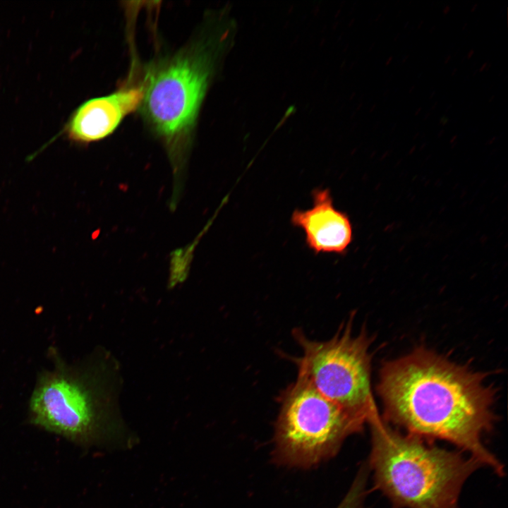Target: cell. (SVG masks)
<instances>
[{"instance_id": "obj_1", "label": "cell", "mask_w": 508, "mask_h": 508, "mask_svg": "<svg viewBox=\"0 0 508 508\" xmlns=\"http://www.w3.org/2000/svg\"><path fill=\"white\" fill-rule=\"evenodd\" d=\"M377 392L387 423L428 441L449 442L504 474L502 462L483 442L495 416L494 390L481 373L418 348L384 363Z\"/></svg>"}, {"instance_id": "obj_2", "label": "cell", "mask_w": 508, "mask_h": 508, "mask_svg": "<svg viewBox=\"0 0 508 508\" xmlns=\"http://www.w3.org/2000/svg\"><path fill=\"white\" fill-rule=\"evenodd\" d=\"M368 423L371 449L367 464L375 489L392 508H458L464 483L483 466L478 459L395 430L377 412Z\"/></svg>"}, {"instance_id": "obj_3", "label": "cell", "mask_w": 508, "mask_h": 508, "mask_svg": "<svg viewBox=\"0 0 508 508\" xmlns=\"http://www.w3.org/2000/svg\"><path fill=\"white\" fill-rule=\"evenodd\" d=\"M41 373L29 402V416L38 427L83 445L118 435L115 373L107 364L66 365Z\"/></svg>"}, {"instance_id": "obj_4", "label": "cell", "mask_w": 508, "mask_h": 508, "mask_svg": "<svg viewBox=\"0 0 508 508\" xmlns=\"http://www.w3.org/2000/svg\"><path fill=\"white\" fill-rule=\"evenodd\" d=\"M272 458L279 465L310 468L334 457L344 440L367 421L297 376L280 396Z\"/></svg>"}, {"instance_id": "obj_5", "label": "cell", "mask_w": 508, "mask_h": 508, "mask_svg": "<svg viewBox=\"0 0 508 508\" xmlns=\"http://www.w3.org/2000/svg\"><path fill=\"white\" fill-rule=\"evenodd\" d=\"M214 59L208 45L191 47L160 64L144 88V116L174 156L196 124Z\"/></svg>"}, {"instance_id": "obj_6", "label": "cell", "mask_w": 508, "mask_h": 508, "mask_svg": "<svg viewBox=\"0 0 508 508\" xmlns=\"http://www.w3.org/2000/svg\"><path fill=\"white\" fill-rule=\"evenodd\" d=\"M349 320L327 341L310 340L294 331L303 354L295 360L298 375L320 393L367 423L377 411L370 391L371 339L361 331L352 332Z\"/></svg>"}, {"instance_id": "obj_7", "label": "cell", "mask_w": 508, "mask_h": 508, "mask_svg": "<svg viewBox=\"0 0 508 508\" xmlns=\"http://www.w3.org/2000/svg\"><path fill=\"white\" fill-rule=\"evenodd\" d=\"M144 94V87L140 86L90 99L75 109L61 133L80 143L104 139L141 105Z\"/></svg>"}, {"instance_id": "obj_8", "label": "cell", "mask_w": 508, "mask_h": 508, "mask_svg": "<svg viewBox=\"0 0 508 508\" xmlns=\"http://www.w3.org/2000/svg\"><path fill=\"white\" fill-rule=\"evenodd\" d=\"M312 198L313 207L295 210L291 224L303 231L306 245L315 254H346L353 238L349 216L334 207L328 188L313 190Z\"/></svg>"}, {"instance_id": "obj_9", "label": "cell", "mask_w": 508, "mask_h": 508, "mask_svg": "<svg viewBox=\"0 0 508 508\" xmlns=\"http://www.w3.org/2000/svg\"><path fill=\"white\" fill-rule=\"evenodd\" d=\"M366 495L365 485L361 482L354 481L337 508H364Z\"/></svg>"}, {"instance_id": "obj_10", "label": "cell", "mask_w": 508, "mask_h": 508, "mask_svg": "<svg viewBox=\"0 0 508 508\" xmlns=\"http://www.w3.org/2000/svg\"><path fill=\"white\" fill-rule=\"evenodd\" d=\"M449 121V119L446 116H442L439 121V123L445 126Z\"/></svg>"}, {"instance_id": "obj_11", "label": "cell", "mask_w": 508, "mask_h": 508, "mask_svg": "<svg viewBox=\"0 0 508 508\" xmlns=\"http://www.w3.org/2000/svg\"><path fill=\"white\" fill-rule=\"evenodd\" d=\"M451 11V7L449 5L445 6L442 9V13L444 15L448 14Z\"/></svg>"}, {"instance_id": "obj_12", "label": "cell", "mask_w": 508, "mask_h": 508, "mask_svg": "<svg viewBox=\"0 0 508 508\" xmlns=\"http://www.w3.org/2000/svg\"><path fill=\"white\" fill-rule=\"evenodd\" d=\"M488 64V61L484 62V63L481 65L480 68L478 71L479 72H480V73L485 71V68H486V67H487Z\"/></svg>"}, {"instance_id": "obj_13", "label": "cell", "mask_w": 508, "mask_h": 508, "mask_svg": "<svg viewBox=\"0 0 508 508\" xmlns=\"http://www.w3.org/2000/svg\"><path fill=\"white\" fill-rule=\"evenodd\" d=\"M474 54H475L474 49H470V50L468 52V53H467V54H466V56L467 59H471V58L474 55Z\"/></svg>"}, {"instance_id": "obj_14", "label": "cell", "mask_w": 508, "mask_h": 508, "mask_svg": "<svg viewBox=\"0 0 508 508\" xmlns=\"http://www.w3.org/2000/svg\"><path fill=\"white\" fill-rule=\"evenodd\" d=\"M451 59H452V56H451V55H447V56L445 58V59H444V64H448V63L450 61Z\"/></svg>"}, {"instance_id": "obj_15", "label": "cell", "mask_w": 508, "mask_h": 508, "mask_svg": "<svg viewBox=\"0 0 508 508\" xmlns=\"http://www.w3.org/2000/svg\"><path fill=\"white\" fill-rule=\"evenodd\" d=\"M392 60H393V57H392V56H390L386 60L385 66H389V65L392 63Z\"/></svg>"}, {"instance_id": "obj_16", "label": "cell", "mask_w": 508, "mask_h": 508, "mask_svg": "<svg viewBox=\"0 0 508 508\" xmlns=\"http://www.w3.org/2000/svg\"><path fill=\"white\" fill-rule=\"evenodd\" d=\"M478 7V4H475L474 5H473L471 8V13L475 12L477 10Z\"/></svg>"}, {"instance_id": "obj_17", "label": "cell", "mask_w": 508, "mask_h": 508, "mask_svg": "<svg viewBox=\"0 0 508 508\" xmlns=\"http://www.w3.org/2000/svg\"><path fill=\"white\" fill-rule=\"evenodd\" d=\"M422 110V107H418L414 112L415 116H418Z\"/></svg>"}, {"instance_id": "obj_18", "label": "cell", "mask_w": 508, "mask_h": 508, "mask_svg": "<svg viewBox=\"0 0 508 508\" xmlns=\"http://www.w3.org/2000/svg\"><path fill=\"white\" fill-rule=\"evenodd\" d=\"M435 30H436V26L435 25L432 26L429 30V33L432 34Z\"/></svg>"}, {"instance_id": "obj_19", "label": "cell", "mask_w": 508, "mask_h": 508, "mask_svg": "<svg viewBox=\"0 0 508 508\" xmlns=\"http://www.w3.org/2000/svg\"><path fill=\"white\" fill-rule=\"evenodd\" d=\"M457 71H458V68H454L453 71H452L451 75H452V76H454V75H456V73H457Z\"/></svg>"}, {"instance_id": "obj_20", "label": "cell", "mask_w": 508, "mask_h": 508, "mask_svg": "<svg viewBox=\"0 0 508 508\" xmlns=\"http://www.w3.org/2000/svg\"><path fill=\"white\" fill-rule=\"evenodd\" d=\"M435 94H436L435 90H433L432 92H431L430 95L429 99L433 98V97L435 95Z\"/></svg>"}, {"instance_id": "obj_21", "label": "cell", "mask_w": 508, "mask_h": 508, "mask_svg": "<svg viewBox=\"0 0 508 508\" xmlns=\"http://www.w3.org/2000/svg\"><path fill=\"white\" fill-rule=\"evenodd\" d=\"M409 55L405 56L403 59L401 60L402 64H404L409 59Z\"/></svg>"}, {"instance_id": "obj_22", "label": "cell", "mask_w": 508, "mask_h": 508, "mask_svg": "<svg viewBox=\"0 0 508 508\" xmlns=\"http://www.w3.org/2000/svg\"><path fill=\"white\" fill-rule=\"evenodd\" d=\"M423 24H424V20H421L418 25V29H420Z\"/></svg>"}, {"instance_id": "obj_23", "label": "cell", "mask_w": 508, "mask_h": 508, "mask_svg": "<svg viewBox=\"0 0 508 508\" xmlns=\"http://www.w3.org/2000/svg\"><path fill=\"white\" fill-rule=\"evenodd\" d=\"M430 112H428V113L425 114V116H424L423 120H424V121L427 120V119L430 117Z\"/></svg>"}, {"instance_id": "obj_24", "label": "cell", "mask_w": 508, "mask_h": 508, "mask_svg": "<svg viewBox=\"0 0 508 508\" xmlns=\"http://www.w3.org/2000/svg\"><path fill=\"white\" fill-rule=\"evenodd\" d=\"M414 89H415V86H414V85L411 86L410 88H409V93L411 94V93L414 90Z\"/></svg>"}, {"instance_id": "obj_25", "label": "cell", "mask_w": 508, "mask_h": 508, "mask_svg": "<svg viewBox=\"0 0 508 508\" xmlns=\"http://www.w3.org/2000/svg\"><path fill=\"white\" fill-rule=\"evenodd\" d=\"M437 103H438V102H435V103L431 107V109H430L431 111L434 110L436 108Z\"/></svg>"}, {"instance_id": "obj_26", "label": "cell", "mask_w": 508, "mask_h": 508, "mask_svg": "<svg viewBox=\"0 0 508 508\" xmlns=\"http://www.w3.org/2000/svg\"><path fill=\"white\" fill-rule=\"evenodd\" d=\"M490 67H492V64L488 63L485 68V71H488L490 68Z\"/></svg>"}, {"instance_id": "obj_27", "label": "cell", "mask_w": 508, "mask_h": 508, "mask_svg": "<svg viewBox=\"0 0 508 508\" xmlns=\"http://www.w3.org/2000/svg\"><path fill=\"white\" fill-rule=\"evenodd\" d=\"M444 133H445V130H444V129H442V130L438 133L437 136H438V137L442 136V135Z\"/></svg>"}, {"instance_id": "obj_28", "label": "cell", "mask_w": 508, "mask_h": 508, "mask_svg": "<svg viewBox=\"0 0 508 508\" xmlns=\"http://www.w3.org/2000/svg\"><path fill=\"white\" fill-rule=\"evenodd\" d=\"M468 26V23H464V25L462 26L461 29L462 30H464Z\"/></svg>"}, {"instance_id": "obj_29", "label": "cell", "mask_w": 508, "mask_h": 508, "mask_svg": "<svg viewBox=\"0 0 508 508\" xmlns=\"http://www.w3.org/2000/svg\"><path fill=\"white\" fill-rule=\"evenodd\" d=\"M494 99H495V95H492V96L489 98L488 102H492L494 100Z\"/></svg>"}, {"instance_id": "obj_30", "label": "cell", "mask_w": 508, "mask_h": 508, "mask_svg": "<svg viewBox=\"0 0 508 508\" xmlns=\"http://www.w3.org/2000/svg\"><path fill=\"white\" fill-rule=\"evenodd\" d=\"M381 16H382L381 13H380V14L377 16V18H376V21H377V20H380Z\"/></svg>"}, {"instance_id": "obj_31", "label": "cell", "mask_w": 508, "mask_h": 508, "mask_svg": "<svg viewBox=\"0 0 508 508\" xmlns=\"http://www.w3.org/2000/svg\"><path fill=\"white\" fill-rule=\"evenodd\" d=\"M375 107H376V104H374V105L372 107L370 111H373V110L375 109Z\"/></svg>"}, {"instance_id": "obj_32", "label": "cell", "mask_w": 508, "mask_h": 508, "mask_svg": "<svg viewBox=\"0 0 508 508\" xmlns=\"http://www.w3.org/2000/svg\"><path fill=\"white\" fill-rule=\"evenodd\" d=\"M398 37H399V35H397V37H394V41H397V39H398Z\"/></svg>"}, {"instance_id": "obj_33", "label": "cell", "mask_w": 508, "mask_h": 508, "mask_svg": "<svg viewBox=\"0 0 508 508\" xmlns=\"http://www.w3.org/2000/svg\"><path fill=\"white\" fill-rule=\"evenodd\" d=\"M478 71L477 70V71H476L475 72H473V75H476V73H477Z\"/></svg>"}, {"instance_id": "obj_34", "label": "cell", "mask_w": 508, "mask_h": 508, "mask_svg": "<svg viewBox=\"0 0 508 508\" xmlns=\"http://www.w3.org/2000/svg\"><path fill=\"white\" fill-rule=\"evenodd\" d=\"M408 25H409V22H407V23H406V25H405V26H404V28H406V26L407 27Z\"/></svg>"}]
</instances>
